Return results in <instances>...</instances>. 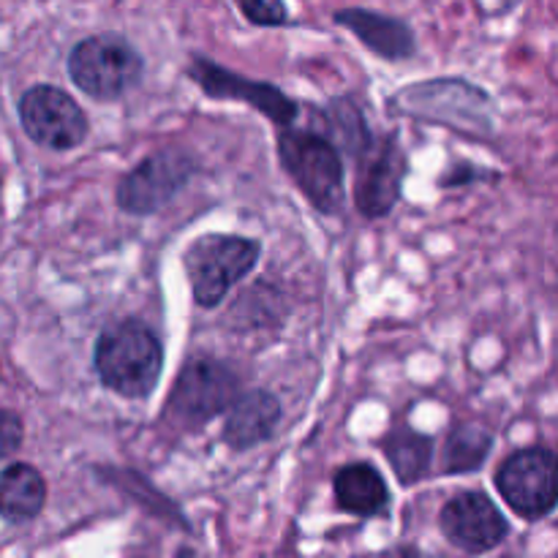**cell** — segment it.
I'll return each mask as SVG.
<instances>
[{"label": "cell", "mask_w": 558, "mask_h": 558, "mask_svg": "<svg viewBox=\"0 0 558 558\" xmlns=\"http://www.w3.org/2000/svg\"><path fill=\"white\" fill-rule=\"evenodd\" d=\"M354 207L368 221L387 218L403 196L409 158L396 134H381L354 158Z\"/></svg>", "instance_id": "11"}, {"label": "cell", "mask_w": 558, "mask_h": 558, "mask_svg": "<svg viewBox=\"0 0 558 558\" xmlns=\"http://www.w3.org/2000/svg\"><path fill=\"white\" fill-rule=\"evenodd\" d=\"M398 558H417V556H398Z\"/></svg>", "instance_id": "24"}, {"label": "cell", "mask_w": 558, "mask_h": 558, "mask_svg": "<svg viewBox=\"0 0 558 558\" xmlns=\"http://www.w3.org/2000/svg\"><path fill=\"white\" fill-rule=\"evenodd\" d=\"M69 80L93 101H118L145 76V58L129 38L118 33H96L71 47Z\"/></svg>", "instance_id": "5"}, {"label": "cell", "mask_w": 558, "mask_h": 558, "mask_svg": "<svg viewBox=\"0 0 558 558\" xmlns=\"http://www.w3.org/2000/svg\"><path fill=\"white\" fill-rule=\"evenodd\" d=\"M439 529L452 548L469 556L488 554L510 537V521L483 490H461L439 510Z\"/></svg>", "instance_id": "12"}, {"label": "cell", "mask_w": 558, "mask_h": 558, "mask_svg": "<svg viewBox=\"0 0 558 558\" xmlns=\"http://www.w3.org/2000/svg\"><path fill=\"white\" fill-rule=\"evenodd\" d=\"M259 256L262 243L245 234L210 232L196 238L183 251V270L194 303L205 311L218 308L229 292L256 270Z\"/></svg>", "instance_id": "4"}, {"label": "cell", "mask_w": 558, "mask_h": 558, "mask_svg": "<svg viewBox=\"0 0 558 558\" xmlns=\"http://www.w3.org/2000/svg\"><path fill=\"white\" fill-rule=\"evenodd\" d=\"M196 178V158L180 147H163L131 167L114 189V202L125 216L147 218L161 213L191 180Z\"/></svg>", "instance_id": "8"}, {"label": "cell", "mask_w": 558, "mask_h": 558, "mask_svg": "<svg viewBox=\"0 0 558 558\" xmlns=\"http://www.w3.org/2000/svg\"><path fill=\"white\" fill-rule=\"evenodd\" d=\"M22 439H25V423H22V417L14 409H3V414H0V456L5 461H11L16 456V450L22 447Z\"/></svg>", "instance_id": "21"}, {"label": "cell", "mask_w": 558, "mask_h": 558, "mask_svg": "<svg viewBox=\"0 0 558 558\" xmlns=\"http://www.w3.org/2000/svg\"><path fill=\"white\" fill-rule=\"evenodd\" d=\"M338 507L354 518H376L390 510V485L374 463H347L332 477Z\"/></svg>", "instance_id": "15"}, {"label": "cell", "mask_w": 558, "mask_h": 558, "mask_svg": "<svg viewBox=\"0 0 558 558\" xmlns=\"http://www.w3.org/2000/svg\"><path fill=\"white\" fill-rule=\"evenodd\" d=\"M283 420V407L276 392L245 390L223 414L221 441L232 452H248L276 436Z\"/></svg>", "instance_id": "13"}, {"label": "cell", "mask_w": 558, "mask_h": 558, "mask_svg": "<svg viewBox=\"0 0 558 558\" xmlns=\"http://www.w3.org/2000/svg\"><path fill=\"white\" fill-rule=\"evenodd\" d=\"M387 109L396 118L441 125L472 140H488L496 131V104L488 90L463 76L412 82L387 98Z\"/></svg>", "instance_id": "1"}, {"label": "cell", "mask_w": 558, "mask_h": 558, "mask_svg": "<svg viewBox=\"0 0 558 558\" xmlns=\"http://www.w3.org/2000/svg\"><path fill=\"white\" fill-rule=\"evenodd\" d=\"M174 558H199V556H196L194 548H189V545H183V548H180L178 554H174Z\"/></svg>", "instance_id": "23"}, {"label": "cell", "mask_w": 558, "mask_h": 558, "mask_svg": "<svg viewBox=\"0 0 558 558\" xmlns=\"http://www.w3.org/2000/svg\"><path fill=\"white\" fill-rule=\"evenodd\" d=\"M47 505V480L33 463L14 461L3 469V499L0 515L9 526L31 523Z\"/></svg>", "instance_id": "16"}, {"label": "cell", "mask_w": 558, "mask_h": 558, "mask_svg": "<svg viewBox=\"0 0 558 558\" xmlns=\"http://www.w3.org/2000/svg\"><path fill=\"white\" fill-rule=\"evenodd\" d=\"M494 485L518 518L545 521L558 510V452L543 445L510 452L496 469Z\"/></svg>", "instance_id": "7"}, {"label": "cell", "mask_w": 558, "mask_h": 558, "mask_svg": "<svg viewBox=\"0 0 558 558\" xmlns=\"http://www.w3.org/2000/svg\"><path fill=\"white\" fill-rule=\"evenodd\" d=\"M93 371L104 390L125 401H145L163 374L161 338L140 319L109 325L93 347Z\"/></svg>", "instance_id": "2"}, {"label": "cell", "mask_w": 558, "mask_h": 558, "mask_svg": "<svg viewBox=\"0 0 558 558\" xmlns=\"http://www.w3.org/2000/svg\"><path fill=\"white\" fill-rule=\"evenodd\" d=\"M16 114L27 140L44 150H76L90 134V120L76 98L47 82L31 85L22 93Z\"/></svg>", "instance_id": "9"}, {"label": "cell", "mask_w": 558, "mask_h": 558, "mask_svg": "<svg viewBox=\"0 0 558 558\" xmlns=\"http://www.w3.org/2000/svg\"><path fill=\"white\" fill-rule=\"evenodd\" d=\"M245 20L256 27L289 25V9L283 0H234Z\"/></svg>", "instance_id": "20"}, {"label": "cell", "mask_w": 558, "mask_h": 558, "mask_svg": "<svg viewBox=\"0 0 558 558\" xmlns=\"http://www.w3.org/2000/svg\"><path fill=\"white\" fill-rule=\"evenodd\" d=\"M278 161L314 210L341 216L347 207V163L330 136L298 125L278 131Z\"/></svg>", "instance_id": "3"}, {"label": "cell", "mask_w": 558, "mask_h": 558, "mask_svg": "<svg viewBox=\"0 0 558 558\" xmlns=\"http://www.w3.org/2000/svg\"><path fill=\"white\" fill-rule=\"evenodd\" d=\"M185 74L213 101L248 104L251 109L265 114L278 131L298 125L300 104L292 96H287L281 87L272 85V82L251 80V76L238 74V71L227 69V65L205 58V54H191V63L185 69Z\"/></svg>", "instance_id": "10"}, {"label": "cell", "mask_w": 558, "mask_h": 558, "mask_svg": "<svg viewBox=\"0 0 558 558\" xmlns=\"http://www.w3.org/2000/svg\"><path fill=\"white\" fill-rule=\"evenodd\" d=\"M485 178H496V174H490V169L477 167V163L458 161L456 167H450L445 174H441L439 185L441 189H458V185L477 183V180H485Z\"/></svg>", "instance_id": "22"}, {"label": "cell", "mask_w": 558, "mask_h": 558, "mask_svg": "<svg viewBox=\"0 0 558 558\" xmlns=\"http://www.w3.org/2000/svg\"><path fill=\"white\" fill-rule=\"evenodd\" d=\"M240 392V376L216 357H196L180 368L167 398V417L185 430H194L227 414Z\"/></svg>", "instance_id": "6"}, {"label": "cell", "mask_w": 558, "mask_h": 558, "mask_svg": "<svg viewBox=\"0 0 558 558\" xmlns=\"http://www.w3.org/2000/svg\"><path fill=\"white\" fill-rule=\"evenodd\" d=\"M101 472L107 474V477H104L107 483H112L120 494H125L129 499H134L136 505L145 507L150 515L163 518V521L172 523V526H180L183 532H191L189 521H185V515L180 512V507L172 505V501H169L156 485L147 483L145 474L134 472V469H101Z\"/></svg>", "instance_id": "19"}, {"label": "cell", "mask_w": 558, "mask_h": 558, "mask_svg": "<svg viewBox=\"0 0 558 558\" xmlns=\"http://www.w3.org/2000/svg\"><path fill=\"white\" fill-rule=\"evenodd\" d=\"M490 450H494V434L477 423H458L447 434L445 450H441V474L461 477L474 474L485 466Z\"/></svg>", "instance_id": "18"}, {"label": "cell", "mask_w": 558, "mask_h": 558, "mask_svg": "<svg viewBox=\"0 0 558 558\" xmlns=\"http://www.w3.org/2000/svg\"><path fill=\"white\" fill-rule=\"evenodd\" d=\"M336 22L347 27L349 33H354L365 49H371L376 58L387 60V63H401L417 52L414 31L398 16H387L368 9H341L336 11Z\"/></svg>", "instance_id": "14"}, {"label": "cell", "mask_w": 558, "mask_h": 558, "mask_svg": "<svg viewBox=\"0 0 558 558\" xmlns=\"http://www.w3.org/2000/svg\"><path fill=\"white\" fill-rule=\"evenodd\" d=\"M381 452L403 488L423 483L434 469V439L414 428H396L381 439Z\"/></svg>", "instance_id": "17"}]
</instances>
